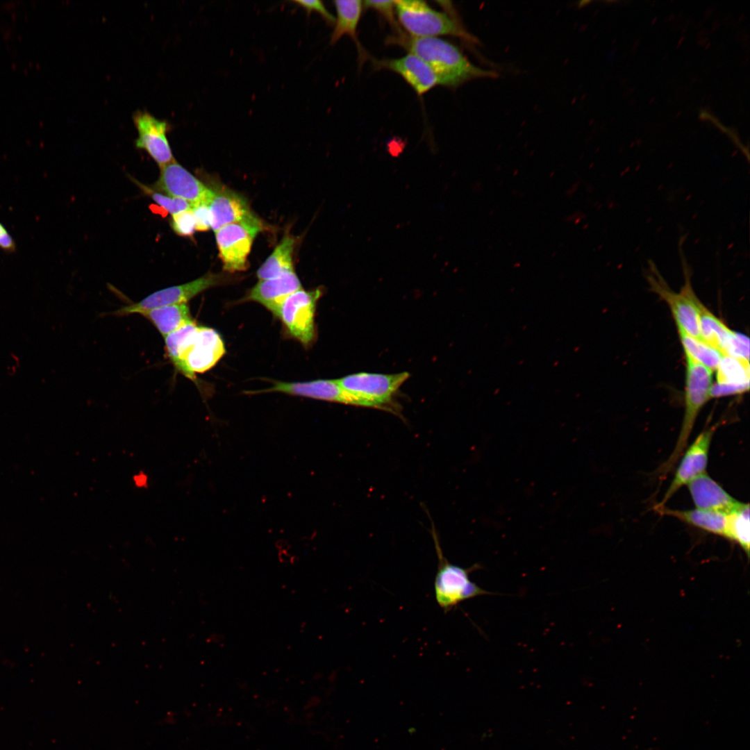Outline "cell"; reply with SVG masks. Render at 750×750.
Masks as SVG:
<instances>
[{"mask_svg": "<svg viewBox=\"0 0 750 750\" xmlns=\"http://www.w3.org/2000/svg\"><path fill=\"white\" fill-rule=\"evenodd\" d=\"M677 329L685 353L710 370H716L723 356L722 353L701 340Z\"/></svg>", "mask_w": 750, "mask_h": 750, "instance_id": "obj_26", "label": "cell"}, {"mask_svg": "<svg viewBox=\"0 0 750 750\" xmlns=\"http://www.w3.org/2000/svg\"><path fill=\"white\" fill-rule=\"evenodd\" d=\"M408 372L393 374L359 372L336 379L358 406L390 410L392 397L409 378Z\"/></svg>", "mask_w": 750, "mask_h": 750, "instance_id": "obj_8", "label": "cell"}, {"mask_svg": "<svg viewBox=\"0 0 750 750\" xmlns=\"http://www.w3.org/2000/svg\"><path fill=\"white\" fill-rule=\"evenodd\" d=\"M399 40L410 53L431 67L439 85L456 88L475 78L497 76L494 71L477 67L456 46L438 37H406Z\"/></svg>", "mask_w": 750, "mask_h": 750, "instance_id": "obj_2", "label": "cell"}, {"mask_svg": "<svg viewBox=\"0 0 750 750\" xmlns=\"http://www.w3.org/2000/svg\"><path fill=\"white\" fill-rule=\"evenodd\" d=\"M322 294L321 289L307 291L301 288L288 296L280 308L278 317L289 333L304 346L315 338V312Z\"/></svg>", "mask_w": 750, "mask_h": 750, "instance_id": "obj_9", "label": "cell"}, {"mask_svg": "<svg viewBox=\"0 0 750 750\" xmlns=\"http://www.w3.org/2000/svg\"><path fill=\"white\" fill-rule=\"evenodd\" d=\"M165 338L166 355L176 371L194 381L222 358L226 349L213 328L199 326L192 320Z\"/></svg>", "mask_w": 750, "mask_h": 750, "instance_id": "obj_1", "label": "cell"}, {"mask_svg": "<svg viewBox=\"0 0 750 750\" xmlns=\"http://www.w3.org/2000/svg\"><path fill=\"white\" fill-rule=\"evenodd\" d=\"M301 288V282L293 271L275 278L259 280L251 289L245 299L262 304L278 317L285 299Z\"/></svg>", "mask_w": 750, "mask_h": 750, "instance_id": "obj_17", "label": "cell"}, {"mask_svg": "<svg viewBox=\"0 0 750 750\" xmlns=\"http://www.w3.org/2000/svg\"><path fill=\"white\" fill-rule=\"evenodd\" d=\"M699 333L702 341L719 351L723 356L735 331L729 328L701 302Z\"/></svg>", "mask_w": 750, "mask_h": 750, "instance_id": "obj_24", "label": "cell"}, {"mask_svg": "<svg viewBox=\"0 0 750 750\" xmlns=\"http://www.w3.org/2000/svg\"><path fill=\"white\" fill-rule=\"evenodd\" d=\"M362 6L378 12L391 24L397 26V24L394 19V1H364Z\"/></svg>", "mask_w": 750, "mask_h": 750, "instance_id": "obj_31", "label": "cell"}, {"mask_svg": "<svg viewBox=\"0 0 750 750\" xmlns=\"http://www.w3.org/2000/svg\"><path fill=\"white\" fill-rule=\"evenodd\" d=\"M133 120L138 133L135 140L138 149L145 151L160 167L175 160L167 136L172 128L167 121L157 119L145 110L135 112Z\"/></svg>", "mask_w": 750, "mask_h": 750, "instance_id": "obj_11", "label": "cell"}, {"mask_svg": "<svg viewBox=\"0 0 750 750\" xmlns=\"http://www.w3.org/2000/svg\"><path fill=\"white\" fill-rule=\"evenodd\" d=\"M0 249L6 252H13L16 244L4 226L0 222Z\"/></svg>", "mask_w": 750, "mask_h": 750, "instance_id": "obj_32", "label": "cell"}, {"mask_svg": "<svg viewBox=\"0 0 750 750\" xmlns=\"http://www.w3.org/2000/svg\"><path fill=\"white\" fill-rule=\"evenodd\" d=\"M133 181L146 195L151 197L157 205L160 206L171 215L189 210L192 208V204L184 199L171 197L156 191L152 187L144 185L136 181L135 178H133Z\"/></svg>", "mask_w": 750, "mask_h": 750, "instance_id": "obj_27", "label": "cell"}, {"mask_svg": "<svg viewBox=\"0 0 750 750\" xmlns=\"http://www.w3.org/2000/svg\"><path fill=\"white\" fill-rule=\"evenodd\" d=\"M685 389L684 413L682 425L674 450L659 467L658 473L667 476L685 450L696 419L706 402L710 399L712 387V371L685 353Z\"/></svg>", "mask_w": 750, "mask_h": 750, "instance_id": "obj_3", "label": "cell"}, {"mask_svg": "<svg viewBox=\"0 0 750 750\" xmlns=\"http://www.w3.org/2000/svg\"><path fill=\"white\" fill-rule=\"evenodd\" d=\"M655 510L660 515L676 518L690 526L699 528L708 533L725 536L728 520V512L702 510H677L666 506L655 507Z\"/></svg>", "mask_w": 750, "mask_h": 750, "instance_id": "obj_20", "label": "cell"}, {"mask_svg": "<svg viewBox=\"0 0 750 750\" xmlns=\"http://www.w3.org/2000/svg\"><path fill=\"white\" fill-rule=\"evenodd\" d=\"M685 236L679 242V254L681 257L684 285L679 292L671 290L659 273L655 264L649 261L646 277L650 289L657 294L668 305L676 324L677 328L687 334L700 339L699 333V304L701 302L692 287L691 272L685 257L683 244Z\"/></svg>", "mask_w": 750, "mask_h": 750, "instance_id": "obj_4", "label": "cell"}, {"mask_svg": "<svg viewBox=\"0 0 750 750\" xmlns=\"http://www.w3.org/2000/svg\"><path fill=\"white\" fill-rule=\"evenodd\" d=\"M715 427L703 431L695 440L684 451L674 478L661 501L657 506H663L684 485L699 476L705 474L708 462L710 444Z\"/></svg>", "mask_w": 750, "mask_h": 750, "instance_id": "obj_13", "label": "cell"}, {"mask_svg": "<svg viewBox=\"0 0 750 750\" xmlns=\"http://www.w3.org/2000/svg\"><path fill=\"white\" fill-rule=\"evenodd\" d=\"M224 280L222 274L208 272L188 283L158 290L138 302L122 307L112 315L125 316L140 314L158 307L188 303L199 293L222 283Z\"/></svg>", "mask_w": 750, "mask_h": 750, "instance_id": "obj_10", "label": "cell"}, {"mask_svg": "<svg viewBox=\"0 0 750 750\" xmlns=\"http://www.w3.org/2000/svg\"><path fill=\"white\" fill-rule=\"evenodd\" d=\"M170 224L173 231L182 237H192L196 231L194 217L191 208L171 215Z\"/></svg>", "mask_w": 750, "mask_h": 750, "instance_id": "obj_28", "label": "cell"}, {"mask_svg": "<svg viewBox=\"0 0 750 750\" xmlns=\"http://www.w3.org/2000/svg\"><path fill=\"white\" fill-rule=\"evenodd\" d=\"M717 383L710 398L739 394L749 388V361L723 356L716 369Z\"/></svg>", "mask_w": 750, "mask_h": 750, "instance_id": "obj_19", "label": "cell"}, {"mask_svg": "<svg viewBox=\"0 0 750 750\" xmlns=\"http://www.w3.org/2000/svg\"><path fill=\"white\" fill-rule=\"evenodd\" d=\"M264 228L256 216L227 224L215 232L219 256L223 270L229 273L245 271L254 239Z\"/></svg>", "mask_w": 750, "mask_h": 750, "instance_id": "obj_7", "label": "cell"}, {"mask_svg": "<svg viewBox=\"0 0 750 750\" xmlns=\"http://www.w3.org/2000/svg\"><path fill=\"white\" fill-rule=\"evenodd\" d=\"M211 194L207 201L211 218V228L215 233L220 228L249 219L256 214L247 199L223 185L209 187Z\"/></svg>", "mask_w": 750, "mask_h": 750, "instance_id": "obj_14", "label": "cell"}, {"mask_svg": "<svg viewBox=\"0 0 750 750\" xmlns=\"http://www.w3.org/2000/svg\"><path fill=\"white\" fill-rule=\"evenodd\" d=\"M296 239L285 235L257 271L259 280L275 278L294 271L293 256Z\"/></svg>", "mask_w": 750, "mask_h": 750, "instance_id": "obj_22", "label": "cell"}, {"mask_svg": "<svg viewBox=\"0 0 750 750\" xmlns=\"http://www.w3.org/2000/svg\"><path fill=\"white\" fill-rule=\"evenodd\" d=\"M333 3L336 10V18L330 38V44L334 45L344 35H349L358 44L356 30L361 17L362 1L337 0L334 1Z\"/></svg>", "mask_w": 750, "mask_h": 750, "instance_id": "obj_23", "label": "cell"}, {"mask_svg": "<svg viewBox=\"0 0 750 750\" xmlns=\"http://www.w3.org/2000/svg\"><path fill=\"white\" fill-rule=\"evenodd\" d=\"M696 508L729 512L741 503L706 473L687 484Z\"/></svg>", "mask_w": 750, "mask_h": 750, "instance_id": "obj_18", "label": "cell"}, {"mask_svg": "<svg viewBox=\"0 0 750 750\" xmlns=\"http://www.w3.org/2000/svg\"><path fill=\"white\" fill-rule=\"evenodd\" d=\"M197 231H207L211 228V218L206 202H199L192 205L191 208Z\"/></svg>", "mask_w": 750, "mask_h": 750, "instance_id": "obj_30", "label": "cell"}, {"mask_svg": "<svg viewBox=\"0 0 750 750\" xmlns=\"http://www.w3.org/2000/svg\"><path fill=\"white\" fill-rule=\"evenodd\" d=\"M376 66L398 74L418 95L426 93L439 84L431 67L411 53L399 58L376 61Z\"/></svg>", "mask_w": 750, "mask_h": 750, "instance_id": "obj_16", "label": "cell"}, {"mask_svg": "<svg viewBox=\"0 0 750 750\" xmlns=\"http://www.w3.org/2000/svg\"><path fill=\"white\" fill-rule=\"evenodd\" d=\"M431 534L435 544L438 559V570L434 581L435 597L444 612L450 611L460 602L478 597L493 594L483 590L469 579V574L481 566L475 564L469 568L451 563L444 556L434 524L431 521Z\"/></svg>", "mask_w": 750, "mask_h": 750, "instance_id": "obj_5", "label": "cell"}, {"mask_svg": "<svg viewBox=\"0 0 750 750\" xmlns=\"http://www.w3.org/2000/svg\"><path fill=\"white\" fill-rule=\"evenodd\" d=\"M165 338L192 321L188 303L165 306L140 313Z\"/></svg>", "mask_w": 750, "mask_h": 750, "instance_id": "obj_21", "label": "cell"}, {"mask_svg": "<svg viewBox=\"0 0 750 750\" xmlns=\"http://www.w3.org/2000/svg\"><path fill=\"white\" fill-rule=\"evenodd\" d=\"M749 505L741 502L728 512L725 538L737 543L749 556L750 549Z\"/></svg>", "mask_w": 750, "mask_h": 750, "instance_id": "obj_25", "label": "cell"}, {"mask_svg": "<svg viewBox=\"0 0 750 750\" xmlns=\"http://www.w3.org/2000/svg\"><path fill=\"white\" fill-rule=\"evenodd\" d=\"M292 2L297 6L303 9L308 17L312 12L318 13L328 24H334L335 17L327 10L322 1L319 0H299L292 1Z\"/></svg>", "mask_w": 750, "mask_h": 750, "instance_id": "obj_29", "label": "cell"}, {"mask_svg": "<svg viewBox=\"0 0 750 750\" xmlns=\"http://www.w3.org/2000/svg\"><path fill=\"white\" fill-rule=\"evenodd\" d=\"M160 168V176L152 187L154 190L184 199L192 205L207 203L210 188L175 160Z\"/></svg>", "mask_w": 750, "mask_h": 750, "instance_id": "obj_12", "label": "cell"}, {"mask_svg": "<svg viewBox=\"0 0 750 750\" xmlns=\"http://www.w3.org/2000/svg\"><path fill=\"white\" fill-rule=\"evenodd\" d=\"M271 392L357 406L353 396L344 390L336 379H319L306 382L278 381L274 383L272 387L254 393Z\"/></svg>", "mask_w": 750, "mask_h": 750, "instance_id": "obj_15", "label": "cell"}, {"mask_svg": "<svg viewBox=\"0 0 750 750\" xmlns=\"http://www.w3.org/2000/svg\"><path fill=\"white\" fill-rule=\"evenodd\" d=\"M394 8L399 22L411 37L451 35L476 41L453 17L432 8L426 1L398 0Z\"/></svg>", "mask_w": 750, "mask_h": 750, "instance_id": "obj_6", "label": "cell"}, {"mask_svg": "<svg viewBox=\"0 0 750 750\" xmlns=\"http://www.w3.org/2000/svg\"><path fill=\"white\" fill-rule=\"evenodd\" d=\"M133 481L138 488H145L148 484V476L142 472H139L134 476Z\"/></svg>", "mask_w": 750, "mask_h": 750, "instance_id": "obj_33", "label": "cell"}]
</instances>
